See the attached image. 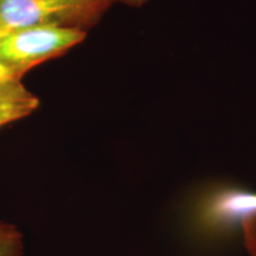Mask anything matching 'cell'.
<instances>
[{
	"label": "cell",
	"instance_id": "obj_5",
	"mask_svg": "<svg viewBox=\"0 0 256 256\" xmlns=\"http://www.w3.org/2000/svg\"><path fill=\"white\" fill-rule=\"evenodd\" d=\"M22 236L14 226L0 222V256H22Z\"/></svg>",
	"mask_w": 256,
	"mask_h": 256
},
{
	"label": "cell",
	"instance_id": "obj_3",
	"mask_svg": "<svg viewBox=\"0 0 256 256\" xmlns=\"http://www.w3.org/2000/svg\"><path fill=\"white\" fill-rule=\"evenodd\" d=\"M86 34L87 32L51 26L10 30L0 37V64L11 78L20 80L34 66L81 43Z\"/></svg>",
	"mask_w": 256,
	"mask_h": 256
},
{
	"label": "cell",
	"instance_id": "obj_2",
	"mask_svg": "<svg viewBox=\"0 0 256 256\" xmlns=\"http://www.w3.org/2000/svg\"><path fill=\"white\" fill-rule=\"evenodd\" d=\"M194 224L208 238L238 229L243 241L256 235V192L232 185H216L203 192L194 206Z\"/></svg>",
	"mask_w": 256,
	"mask_h": 256
},
{
	"label": "cell",
	"instance_id": "obj_4",
	"mask_svg": "<svg viewBox=\"0 0 256 256\" xmlns=\"http://www.w3.org/2000/svg\"><path fill=\"white\" fill-rule=\"evenodd\" d=\"M38 106V98L24 87L20 80L0 81V127L28 116Z\"/></svg>",
	"mask_w": 256,
	"mask_h": 256
},
{
	"label": "cell",
	"instance_id": "obj_1",
	"mask_svg": "<svg viewBox=\"0 0 256 256\" xmlns=\"http://www.w3.org/2000/svg\"><path fill=\"white\" fill-rule=\"evenodd\" d=\"M115 0H0V23L6 30L51 26L87 32Z\"/></svg>",
	"mask_w": 256,
	"mask_h": 256
},
{
	"label": "cell",
	"instance_id": "obj_7",
	"mask_svg": "<svg viewBox=\"0 0 256 256\" xmlns=\"http://www.w3.org/2000/svg\"><path fill=\"white\" fill-rule=\"evenodd\" d=\"M148 0H115V2H122L124 5L132 6V8H142Z\"/></svg>",
	"mask_w": 256,
	"mask_h": 256
},
{
	"label": "cell",
	"instance_id": "obj_6",
	"mask_svg": "<svg viewBox=\"0 0 256 256\" xmlns=\"http://www.w3.org/2000/svg\"><path fill=\"white\" fill-rule=\"evenodd\" d=\"M6 32H8V30H6V28L2 25V23H0V37H2L4 34H6ZM11 78H11V75H10V74L6 72V69L4 68V66L0 64V81H5V80H11Z\"/></svg>",
	"mask_w": 256,
	"mask_h": 256
}]
</instances>
